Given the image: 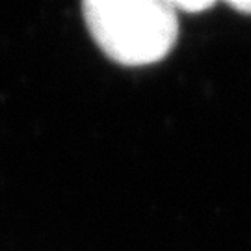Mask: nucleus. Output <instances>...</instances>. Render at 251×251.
<instances>
[{
    "instance_id": "1",
    "label": "nucleus",
    "mask_w": 251,
    "mask_h": 251,
    "mask_svg": "<svg viewBox=\"0 0 251 251\" xmlns=\"http://www.w3.org/2000/svg\"><path fill=\"white\" fill-rule=\"evenodd\" d=\"M82 17L100 50L126 67L160 62L179 37L171 0H86Z\"/></svg>"
},
{
    "instance_id": "2",
    "label": "nucleus",
    "mask_w": 251,
    "mask_h": 251,
    "mask_svg": "<svg viewBox=\"0 0 251 251\" xmlns=\"http://www.w3.org/2000/svg\"><path fill=\"white\" fill-rule=\"evenodd\" d=\"M171 4L175 9L186 11V13H199L216 6L214 0H171Z\"/></svg>"
},
{
    "instance_id": "3",
    "label": "nucleus",
    "mask_w": 251,
    "mask_h": 251,
    "mask_svg": "<svg viewBox=\"0 0 251 251\" xmlns=\"http://www.w3.org/2000/svg\"><path fill=\"white\" fill-rule=\"evenodd\" d=\"M227 6L240 11L242 15H251V0H227Z\"/></svg>"
}]
</instances>
